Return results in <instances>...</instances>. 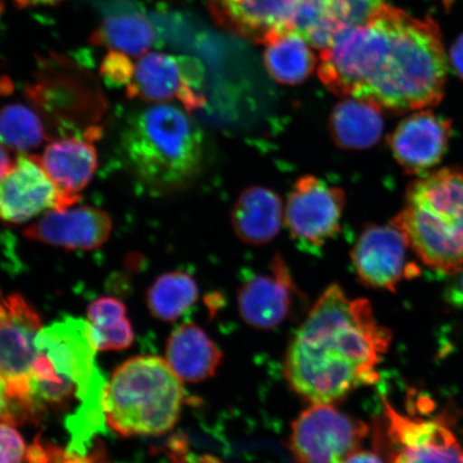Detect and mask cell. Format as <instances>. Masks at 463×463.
Wrapping results in <instances>:
<instances>
[{"instance_id":"cell-8","label":"cell","mask_w":463,"mask_h":463,"mask_svg":"<svg viewBox=\"0 0 463 463\" xmlns=\"http://www.w3.org/2000/svg\"><path fill=\"white\" fill-rule=\"evenodd\" d=\"M43 328L42 317L22 295L5 297L0 292V375L13 396L36 415L31 401V381L40 354L36 339Z\"/></svg>"},{"instance_id":"cell-12","label":"cell","mask_w":463,"mask_h":463,"mask_svg":"<svg viewBox=\"0 0 463 463\" xmlns=\"http://www.w3.org/2000/svg\"><path fill=\"white\" fill-rule=\"evenodd\" d=\"M408 247L395 225H368L351 251L358 280L370 288L395 292L404 277L413 275L407 265Z\"/></svg>"},{"instance_id":"cell-31","label":"cell","mask_w":463,"mask_h":463,"mask_svg":"<svg viewBox=\"0 0 463 463\" xmlns=\"http://www.w3.org/2000/svg\"><path fill=\"white\" fill-rule=\"evenodd\" d=\"M14 425L0 421V463H24L27 448Z\"/></svg>"},{"instance_id":"cell-27","label":"cell","mask_w":463,"mask_h":463,"mask_svg":"<svg viewBox=\"0 0 463 463\" xmlns=\"http://www.w3.org/2000/svg\"><path fill=\"white\" fill-rule=\"evenodd\" d=\"M329 13L341 33L367 22L386 5V0H326Z\"/></svg>"},{"instance_id":"cell-19","label":"cell","mask_w":463,"mask_h":463,"mask_svg":"<svg viewBox=\"0 0 463 463\" xmlns=\"http://www.w3.org/2000/svg\"><path fill=\"white\" fill-rule=\"evenodd\" d=\"M165 361L179 379L198 383L216 374L222 353L200 326L184 323L167 339Z\"/></svg>"},{"instance_id":"cell-33","label":"cell","mask_w":463,"mask_h":463,"mask_svg":"<svg viewBox=\"0 0 463 463\" xmlns=\"http://www.w3.org/2000/svg\"><path fill=\"white\" fill-rule=\"evenodd\" d=\"M455 275V280L447 288V300L451 306L463 310V269Z\"/></svg>"},{"instance_id":"cell-2","label":"cell","mask_w":463,"mask_h":463,"mask_svg":"<svg viewBox=\"0 0 463 463\" xmlns=\"http://www.w3.org/2000/svg\"><path fill=\"white\" fill-rule=\"evenodd\" d=\"M392 333L376 322L372 305L328 287L293 335L286 355L289 386L305 401L333 404L379 380L376 372Z\"/></svg>"},{"instance_id":"cell-36","label":"cell","mask_w":463,"mask_h":463,"mask_svg":"<svg viewBox=\"0 0 463 463\" xmlns=\"http://www.w3.org/2000/svg\"><path fill=\"white\" fill-rule=\"evenodd\" d=\"M14 165L15 164L13 159L10 158L7 150H5L3 147V145L0 144V181H2V179L14 169Z\"/></svg>"},{"instance_id":"cell-1","label":"cell","mask_w":463,"mask_h":463,"mask_svg":"<svg viewBox=\"0 0 463 463\" xmlns=\"http://www.w3.org/2000/svg\"><path fill=\"white\" fill-rule=\"evenodd\" d=\"M318 77L335 95L391 111H420L442 99L447 57L431 21L384 5L324 49Z\"/></svg>"},{"instance_id":"cell-9","label":"cell","mask_w":463,"mask_h":463,"mask_svg":"<svg viewBox=\"0 0 463 463\" xmlns=\"http://www.w3.org/2000/svg\"><path fill=\"white\" fill-rule=\"evenodd\" d=\"M345 202L343 188L312 175L298 179L285 210L286 225L292 239L306 250H320L339 233Z\"/></svg>"},{"instance_id":"cell-26","label":"cell","mask_w":463,"mask_h":463,"mask_svg":"<svg viewBox=\"0 0 463 463\" xmlns=\"http://www.w3.org/2000/svg\"><path fill=\"white\" fill-rule=\"evenodd\" d=\"M392 463H463V449L450 430L421 447L399 449Z\"/></svg>"},{"instance_id":"cell-15","label":"cell","mask_w":463,"mask_h":463,"mask_svg":"<svg viewBox=\"0 0 463 463\" xmlns=\"http://www.w3.org/2000/svg\"><path fill=\"white\" fill-rule=\"evenodd\" d=\"M449 120L430 111L409 116L390 137L396 161L409 174H420L439 164L447 152Z\"/></svg>"},{"instance_id":"cell-11","label":"cell","mask_w":463,"mask_h":463,"mask_svg":"<svg viewBox=\"0 0 463 463\" xmlns=\"http://www.w3.org/2000/svg\"><path fill=\"white\" fill-rule=\"evenodd\" d=\"M80 201L52 181L37 157H20L0 181V223L19 224L49 210H67Z\"/></svg>"},{"instance_id":"cell-32","label":"cell","mask_w":463,"mask_h":463,"mask_svg":"<svg viewBox=\"0 0 463 463\" xmlns=\"http://www.w3.org/2000/svg\"><path fill=\"white\" fill-rule=\"evenodd\" d=\"M167 447H169L171 463H223L216 457L210 455H190L186 438L175 437L171 439Z\"/></svg>"},{"instance_id":"cell-10","label":"cell","mask_w":463,"mask_h":463,"mask_svg":"<svg viewBox=\"0 0 463 463\" xmlns=\"http://www.w3.org/2000/svg\"><path fill=\"white\" fill-rule=\"evenodd\" d=\"M203 79L204 71L194 58L149 52L137 63L127 95L147 103L178 101L194 112L206 102L201 92Z\"/></svg>"},{"instance_id":"cell-30","label":"cell","mask_w":463,"mask_h":463,"mask_svg":"<svg viewBox=\"0 0 463 463\" xmlns=\"http://www.w3.org/2000/svg\"><path fill=\"white\" fill-rule=\"evenodd\" d=\"M33 411L24 402L17 401L11 393L7 382L0 375V421L13 425L37 420Z\"/></svg>"},{"instance_id":"cell-23","label":"cell","mask_w":463,"mask_h":463,"mask_svg":"<svg viewBox=\"0 0 463 463\" xmlns=\"http://www.w3.org/2000/svg\"><path fill=\"white\" fill-rule=\"evenodd\" d=\"M87 323L97 351L128 349L135 340L124 303L114 298H101L87 308Z\"/></svg>"},{"instance_id":"cell-18","label":"cell","mask_w":463,"mask_h":463,"mask_svg":"<svg viewBox=\"0 0 463 463\" xmlns=\"http://www.w3.org/2000/svg\"><path fill=\"white\" fill-rule=\"evenodd\" d=\"M285 210L274 190L253 186L242 191L232 210V227L248 245H265L279 234Z\"/></svg>"},{"instance_id":"cell-3","label":"cell","mask_w":463,"mask_h":463,"mask_svg":"<svg viewBox=\"0 0 463 463\" xmlns=\"http://www.w3.org/2000/svg\"><path fill=\"white\" fill-rule=\"evenodd\" d=\"M120 146L132 175L153 194L177 193L201 171L202 132L176 104L156 103L132 113Z\"/></svg>"},{"instance_id":"cell-22","label":"cell","mask_w":463,"mask_h":463,"mask_svg":"<svg viewBox=\"0 0 463 463\" xmlns=\"http://www.w3.org/2000/svg\"><path fill=\"white\" fill-rule=\"evenodd\" d=\"M262 43L266 69L278 83L298 85L314 71L317 61L310 44L297 32L270 33Z\"/></svg>"},{"instance_id":"cell-17","label":"cell","mask_w":463,"mask_h":463,"mask_svg":"<svg viewBox=\"0 0 463 463\" xmlns=\"http://www.w3.org/2000/svg\"><path fill=\"white\" fill-rule=\"evenodd\" d=\"M300 0H212L217 17L260 43L288 29Z\"/></svg>"},{"instance_id":"cell-7","label":"cell","mask_w":463,"mask_h":463,"mask_svg":"<svg viewBox=\"0 0 463 463\" xmlns=\"http://www.w3.org/2000/svg\"><path fill=\"white\" fill-rule=\"evenodd\" d=\"M368 432L364 421L334 404L314 403L294 420L288 447L297 463H345Z\"/></svg>"},{"instance_id":"cell-4","label":"cell","mask_w":463,"mask_h":463,"mask_svg":"<svg viewBox=\"0 0 463 463\" xmlns=\"http://www.w3.org/2000/svg\"><path fill=\"white\" fill-rule=\"evenodd\" d=\"M392 224L428 268L458 273L463 269V171L444 169L418 179Z\"/></svg>"},{"instance_id":"cell-14","label":"cell","mask_w":463,"mask_h":463,"mask_svg":"<svg viewBox=\"0 0 463 463\" xmlns=\"http://www.w3.org/2000/svg\"><path fill=\"white\" fill-rule=\"evenodd\" d=\"M298 295L285 259L276 254L269 274L254 275L242 283L237 303L248 326L274 328L286 320Z\"/></svg>"},{"instance_id":"cell-16","label":"cell","mask_w":463,"mask_h":463,"mask_svg":"<svg viewBox=\"0 0 463 463\" xmlns=\"http://www.w3.org/2000/svg\"><path fill=\"white\" fill-rule=\"evenodd\" d=\"M103 20L91 43L130 56L146 54L156 43L152 22L130 0H112L103 11Z\"/></svg>"},{"instance_id":"cell-25","label":"cell","mask_w":463,"mask_h":463,"mask_svg":"<svg viewBox=\"0 0 463 463\" xmlns=\"http://www.w3.org/2000/svg\"><path fill=\"white\" fill-rule=\"evenodd\" d=\"M42 119L20 103L0 109V143L17 152H29L45 141Z\"/></svg>"},{"instance_id":"cell-6","label":"cell","mask_w":463,"mask_h":463,"mask_svg":"<svg viewBox=\"0 0 463 463\" xmlns=\"http://www.w3.org/2000/svg\"><path fill=\"white\" fill-rule=\"evenodd\" d=\"M36 345L53 364L55 373L78 386V407L65 419L71 437L67 449L86 456L97 434L103 433L107 425L103 410L107 381L96 362L90 324L82 318H63L43 327Z\"/></svg>"},{"instance_id":"cell-28","label":"cell","mask_w":463,"mask_h":463,"mask_svg":"<svg viewBox=\"0 0 463 463\" xmlns=\"http://www.w3.org/2000/svg\"><path fill=\"white\" fill-rule=\"evenodd\" d=\"M28 463H109L102 448L98 447L86 456L71 453L40 436L27 449Z\"/></svg>"},{"instance_id":"cell-29","label":"cell","mask_w":463,"mask_h":463,"mask_svg":"<svg viewBox=\"0 0 463 463\" xmlns=\"http://www.w3.org/2000/svg\"><path fill=\"white\" fill-rule=\"evenodd\" d=\"M136 66L130 61L129 55L121 52L111 51L100 67L101 77L108 85L113 87L128 86L135 75Z\"/></svg>"},{"instance_id":"cell-20","label":"cell","mask_w":463,"mask_h":463,"mask_svg":"<svg viewBox=\"0 0 463 463\" xmlns=\"http://www.w3.org/2000/svg\"><path fill=\"white\" fill-rule=\"evenodd\" d=\"M92 138L69 137L52 142L44 149L40 164L58 187L68 194H79L89 186L98 166V156Z\"/></svg>"},{"instance_id":"cell-37","label":"cell","mask_w":463,"mask_h":463,"mask_svg":"<svg viewBox=\"0 0 463 463\" xmlns=\"http://www.w3.org/2000/svg\"><path fill=\"white\" fill-rule=\"evenodd\" d=\"M62 2V0H14L19 8L37 7V5H54Z\"/></svg>"},{"instance_id":"cell-5","label":"cell","mask_w":463,"mask_h":463,"mask_svg":"<svg viewBox=\"0 0 463 463\" xmlns=\"http://www.w3.org/2000/svg\"><path fill=\"white\" fill-rule=\"evenodd\" d=\"M184 397L182 380L164 358L132 357L107 382L104 416L120 436H160L176 425Z\"/></svg>"},{"instance_id":"cell-13","label":"cell","mask_w":463,"mask_h":463,"mask_svg":"<svg viewBox=\"0 0 463 463\" xmlns=\"http://www.w3.org/2000/svg\"><path fill=\"white\" fill-rule=\"evenodd\" d=\"M106 211L92 206L51 210L24 230L26 239L66 250L90 251L102 247L112 233Z\"/></svg>"},{"instance_id":"cell-21","label":"cell","mask_w":463,"mask_h":463,"mask_svg":"<svg viewBox=\"0 0 463 463\" xmlns=\"http://www.w3.org/2000/svg\"><path fill=\"white\" fill-rule=\"evenodd\" d=\"M382 108L360 98H347L329 116L328 130L338 147L360 150L373 146L383 132Z\"/></svg>"},{"instance_id":"cell-35","label":"cell","mask_w":463,"mask_h":463,"mask_svg":"<svg viewBox=\"0 0 463 463\" xmlns=\"http://www.w3.org/2000/svg\"><path fill=\"white\" fill-rule=\"evenodd\" d=\"M450 61L453 63L456 72L463 78V36L457 39L453 48H451Z\"/></svg>"},{"instance_id":"cell-34","label":"cell","mask_w":463,"mask_h":463,"mask_svg":"<svg viewBox=\"0 0 463 463\" xmlns=\"http://www.w3.org/2000/svg\"><path fill=\"white\" fill-rule=\"evenodd\" d=\"M345 463H385L381 456L372 450H357Z\"/></svg>"},{"instance_id":"cell-24","label":"cell","mask_w":463,"mask_h":463,"mask_svg":"<svg viewBox=\"0 0 463 463\" xmlns=\"http://www.w3.org/2000/svg\"><path fill=\"white\" fill-rule=\"evenodd\" d=\"M199 298V287L186 271L161 275L147 291V306L155 317L172 322L181 317Z\"/></svg>"}]
</instances>
